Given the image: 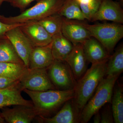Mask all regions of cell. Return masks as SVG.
<instances>
[{
	"mask_svg": "<svg viewBox=\"0 0 123 123\" xmlns=\"http://www.w3.org/2000/svg\"><path fill=\"white\" fill-rule=\"evenodd\" d=\"M108 59L92 64L90 68L86 70L77 81L74 89L75 96L73 101L79 115L94 93L100 82L105 77Z\"/></svg>",
	"mask_w": 123,
	"mask_h": 123,
	"instance_id": "1",
	"label": "cell"
},
{
	"mask_svg": "<svg viewBox=\"0 0 123 123\" xmlns=\"http://www.w3.org/2000/svg\"><path fill=\"white\" fill-rule=\"evenodd\" d=\"M32 100L37 116L48 117L61 107L67 101L74 98V90H50L34 91L23 90Z\"/></svg>",
	"mask_w": 123,
	"mask_h": 123,
	"instance_id": "2",
	"label": "cell"
},
{
	"mask_svg": "<svg viewBox=\"0 0 123 123\" xmlns=\"http://www.w3.org/2000/svg\"><path fill=\"white\" fill-rule=\"evenodd\" d=\"M119 76H106L100 82L93 96L82 110L79 122L86 123L104 105L111 102L115 84Z\"/></svg>",
	"mask_w": 123,
	"mask_h": 123,
	"instance_id": "3",
	"label": "cell"
},
{
	"mask_svg": "<svg viewBox=\"0 0 123 123\" xmlns=\"http://www.w3.org/2000/svg\"><path fill=\"white\" fill-rule=\"evenodd\" d=\"M35 5L23 11L19 15L6 17L0 15V20L6 24H12L38 21L57 14L65 0H38Z\"/></svg>",
	"mask_w": 123,
	"mask_h": 123,
	"instance_id": "4",
	"label": "cell"
},
{
	"mask_svg": "<svg viewBox=\"0 0 123 123\" xmlns=\"http://www.w3.org/2000/svg\"><path fill=\"white\" fill-rule=\"evenodd\" d=\"M81 24L90 32L91 36L97 39L111 55L118 42L123 37V25L120 23Z\"/></svg>",
	"mask_w": 123,
	"mask_h": 123,
	"instance_id": "5",
	"label": "cell"
},
{
	"mask_svg": "<svg viewBox=\"0 0 123 123\" xmlns=\"http://www.w3.org/2000/svg\"><path fill=\"white\" fill-rule=\"evenodd\" d=\"M47 70L49 78L56 89L74 90L77 81L66 62L54 60Z\"/></svg>",
	"mask_w": 123,
	"mask_h": 123,
	"instance_id": "6",
	"label": "cell"
},
{
	"mask_svg": "<svg viewBox=\"0 0 123 123\" xmlns=\"http://www.w3.org/2000/svg\"><path fill=\"white\" fill-rule=\"evenodd\" d=\"M47 69L27 68L19 80L22 90L42 91L56 89L49 78Z\"/></svg>",
	"mask_w": 123,
	"mask_h": 123,
	"instance_id": "7",
	"label": "cell"
},
{
	"mask_svg": "<svg viewBox=\"0 0 123 123\" xmlns=\"http://www.w3.org/2000/svg\"><path fill=\"white\" fill-rule=\"evenodd\" d=\"M20 26L9 31L6 34L5 36L13 46L25 66L28 68L30 55L34 47Z\"/></svg>",
	"mask_w": 123,
	"mask_h": 123,
	"instance_id": "8",
	"label": "cell"
},
{
	"mask_svg": "<svg viewBox=\"0 0 123 123\" xmlns=\"http://www.w3.org/2000/svg\"><path fill=\"white\" fill-rule=\"evenodd\" d=\"M111 21L123 24V10L119 2L113 0H103L91 21Z\"/></svg>",
	"mask_w": 123,
	"mask_h": 123,
	"instance_id": "9",
	"label": "cell"
},
{
	"mask_svg": "<svg viewBox=\"0 0 123 123\" xmlns=\"http://www.w3.org/2000/svg\"><path fill=\"white\" fill-rule=\"evenodd\" d=\"M61 32L74 46L82 44L92 37L90 31L82 24L81 21L68 20L64 17Z\"/></svg>",
	"mask_w": 123,
	"mask_h": 123,
	"instance_id": "10",
	"label": "cell"
},
{
	"mask_svg": "<svg viewBox=\"0 0 123 123\" xmlns=\"http://www.w3.org/2000/svg\"><path fill=\"white\" fill-rule=\"evenodd\" d=\"M20 27L34 47L47 46L52 42V37L36 21L25 23Z\"/></svg>",
	"mask_w": 123,
	"mask_h": 123,
	"instance_id": "11",
	"label": "cell"
},
{
	"mask_svg": "<svg viewBox=\"0 0 123 123\" xmlns=\"http://www.w3.org/2000/svg\"><path fill=\"white\" fill-rule=\"evenodd\" d=\"M1 113L5 121L8 123H31L38 116L34 107L22 105L3 108Z\"/></svg>",
	"mask_w": 123,
	"mask_h": 123,
	"instance_id": "12",
	"label": "cell"
},
{
	"mask_svg": "<svg viewBox=\"0 0 123 123\" xmlns=\"http://www.w3.org/2000/svg\"><path fill=\"white\" fill-rule=\"evenodd\" d=\"M19 80L7 88L0 89V108L12 105H22L33 106L32 101L24 99Z\"/></svg>",
	"mask_w": 123,
	"mask_h": 123,
	"instance_id": "13",
	"label": "cell"
},
{
	"mask_svg": "<svg viewBox=\"0 0 123 123\" xmlns=\"http://www.w3.org/2000/svg\"><path fill=\"white\" fill-rule=\"evenodd\" d=\"M73 99L66 102L61 109L52 117L38 116V121L40 123H79V114L74 105Z\"/></svg>",
	"mask_w": 123,
	"mask_h": 123,
	"instance_id": "14",
	"label": "cell"
},
{
	"mask_svg": "<svg viewBox=\"0 0 123 123\" xmlns=\"http://www.w3.org/2000/svg\"><path fill=\"white\" fill-rule=\"evenodd\" d=\"M65 61L70 67L75 79L77 81L87 70L88 61L84 53L82 44L74 46L72 50Z\"/></svg>",
	"mask_w": 123,
	"mask_h": 123,
	"instance_id": "15",
	"label": "cell"
},
{
	"mask_svg": "<svg viewBox=\"0 0 123 123\" xmlns=\"http://www.w3.org/2000/svg\"><path fill=\"white\" fill-rule=\"evenodd\" d=\"M52 42L48 45L34 47L29 59L30 69L48 68L54 61L51 50Z\"/></svg>",
	"mask_w": 123,
	"mask_h": 123,
	"instance_id": "16",
	"label": "cell"
},
{
	"mask_svg": "<svg viewBox=\"0 0 123 123\" xmlns=\"http://www.w3.org/2000/svg\"><path fill=\"white\" fill-rule=\"evenodd\" d=\"M82 44L86 59L92 64L104 61L111 56L103 46L93 37L86 40Z\"/></svg>",
	"mask_w": 123,
	"mask_h": 123,
	"instance_id": "17",
	"label": "cell"
},
{
	"mask_svg": "<svg viewBox=\"0 0 123 123\" xmlns=\"http://www.w3.org/2000/svg\"><path fill=\"white\" fill-rule=\"evenodd\" d=\"M52 53L54 59L65 61L74 47L73 44L62 32L52 37Z\"/></svg>",
	"mask_w": 123,
	"mask_h": 123,
	"instance_id": "18",
	"label": "cell"
},
{
	"mask_svg": "<svg viewBox=\"0 0 123 123\" xmlns=\"http://www.w3.org/2000/svg\"><path fill=\"white\" fill-rule=\"evenodd\" d=\"M57 14L68 20L78 21L86 20L80 5L76 0H65Z\"/></svg>",
	"mask_w": 123,
	"mask_h": 123,
	"instance_id": "19",
	"label": "cell"
},
{
	"mask_svg": "<svg viewBox=\"0 0 123 123\" xmlns=\"http://www.w3.org/2000/svg\"><path fill=\"white\" fill-rule=\"evenodd\" d=\"M0 62L24 65V62L18 55L13 46L6 37L0 39Z\"/></svg>",
	"mask_w": 123,
	"mask_h": 123,
	"instance_id": "20",
	"label": "cell"
},
{
	"mask_svg": "<svg viewBox=\"0 0 123 123\" xmlns=\"http://www.w3.org/2000/svg\"><path fill=\"white\" fill-rule=\"evenodd\" d=\"M111 103L114 122L123 123V88L118 84L117 85L115 84Z\"/></svg>",
	"mask_w": 123,
	"mask_h": 123,
	"instance_id": "21",
	"label": "cell"
},
{
	"mask_svg": "<svg viewBox=\"0 0 123 123\" xmlns=\"http://www.w3.org/2000/svg\"><path fill=\"white\" fill-rule=\"evenodd\" d=\"M123 71V46H119L109 57L106 76H119Z\"/></svg>",
	"mask_w": 123,
	"mask_h": 123,
	"instance_id": "22",
	"label": "cell"
},
{
	"mask_svg": "<svg viewBox=\"0 0 123 123\" xmlns=\"http://www.w3.org/2000/svg\"><path fill=\"white\" fill-rule=\"evenodd\" d=\"M27 68L24 65L0 62V76L19 80Z\"/></svg>",
	"mask_w": 123,
	"mask_h": 123,
	"instance_id": "23",
	"label": "cell"
},
{
	"mask_svg": "<svg viewBox=\"0 0 123 123\" xmlns=\"http://www.w3.org/2000/svg\"><path fill=\"white\" fill-rule=\"evenodd\" d=\"M36 21L43 27L52 37L61 32L63 17L57 14Z\"/></svg>",
	"mask_w": 123,
	"mask_h": 123,
	"instance_id": "24",
	"label": "cell"
},
{
	"mask_svg": "<svg viewBox=\"0 0 123 123\" xmlns=\"http://www.w3.org/2000/svg\"><path fill=\"white\" fill-rule=\"evenodd\" d=\"M103 0H93L86 4H79L86 19L91 21L98 10Z\"/></svg>",
	"mask_w": 123,
	"mask_h": 123,
	"instance_id": "25",
	"label": "cell"
},
{
	"mask_svg": "<svg viewBox=\"0 0 123 123\" xmlns=\"http://www.w3.org/2000/svg\"><path fill=\"white\" fill-rule=\"evenodd\" d=\"M101 123H114V118L111 108L107 106L104 108L101 114Z\"/></svg>",
	"mask_w": 123,
	"mask_h": 123,
	"instance_id": "26",
	"label": "cell"
},
{
	"mask_svg": "<svg viewBox=\"0 0 123 123\" xmlns=\"http://www.w3.org/2000/svg\"><path fill=\"white\" fill-rule=\"evenodd\" d=\"M24 23L9 24L2 22L0 20V39L6 37L5 34L7 32L11 29L21 26Z\"/></svg>",
	"mask_w": 123,
	"mask_h": 123,
	"instance_id": "27",
	"label": "cell"
},
{
	"mask_svg": "<svg viewBox=\"0 0 123 123\" xmlns=\"http://www.w3.org/2000/svg\"><path fill=\"white\" fill-rule=\"evenodd\" d=\"M36 0H14L11 4L13 7L23 11L31 3Z\"/></svg>",
	"mask_w": 123,
	"mask_h": 123,
	"instance_id": "28",
	"label": "cell"
},
{
	"mask_svg": "<svg viewBox=\"0 0 123 123\" xmlns=\"http://www.w3.org/2000/svg\"><path fill=\"white\" fill-rule=\"evenodd\" d=\"M18 81V80H15L8 78L0 76V89L7 88L13 85Z\"/></svg>",
	"mask_w": 123,
	"mask_h": 123,
	"instance_id": "29",
	"label": "cell"
},
{
	"mask_svg": "<svg viewBox=\"0 0 123 123\" xmlns=\"http://www.w3.org/2000/svg\"><path fill=\"white\" fill-rule=\"evenodd\" d=\"M93 116H94L93 118L94 123H101V114L99 113V111L96 112V113H95Z\"/></svg>",
	"mask_w": 123,
	"mask_h": 123,
	"instance_id": "30",
	"label": "cell"
},
{
	"mask_svg": "<svg viewBox=\"0 0 123 123\" xmlns=\"http://www.w3.org/2000/svg\"><path fill=\"white\" fill-rule=\"evenodd\" d=\"M93 0H76L79 4H86L89 3Z\"/></svg>",
	"mask_w": 123,
	"mask_h": 123,
	"instance_id": "31",
	"label": "cell"
},
{
	"mask_svg": "<svg viewBox=\"0 0 123 123\" xmlns=\"http://www.w3.org/2000/svg\"><path fill=\"white\" fill-rule=\"evenodd\" d=\"M5 121L4 119L1 115V113H0V123H5Z\"/></svg>",
	"mask_w": 123,
	"mask_h": 123,
	"instance_id": "32",
	"label": "cell"
},
{
	"mask_svg": "<svg viewBox=\"0 0 123 123\" xmlns=\"http://www.w3.org/2000/svg\"><path fill=\"white\" fill-rule=\"evenodd\" d=\"M4 1H6V2H9L10 3V4L14 0H3Z\"/></svg>",
	"mask_w": 123,
	"mask_h": 123,
	"instance_id": "33",
	"label": "cell"
},
{
	"mask_svg": "<svg viewBox=\"0 0 123 123\" xmlns=\"http://www.w3.org/2000/svg\"><path fill=\"white\" fill-rule=\"evenodd\" d=\"M4 2V1L3 0H0V7L2 5V2Z\"/></svg>",
	"mask_w": 123,
	"mask_h": 123,
	"instance_id": "34",
	"label": "cell"
},
{
	"mask_svg": "<svg viewBox=\"0 0 123 123\" xmlns=\"http://www.w3.org/2000/svg\"><path fill=\"white\" fill-rule=\"evenodd\" d=\"M120 0L121 1H123V0Z\"/></svg>",
	"mask_w": 123,
	"mask_h": 123,
	"instance_id": "35",
	"label": "cell"
}]
</instances>
